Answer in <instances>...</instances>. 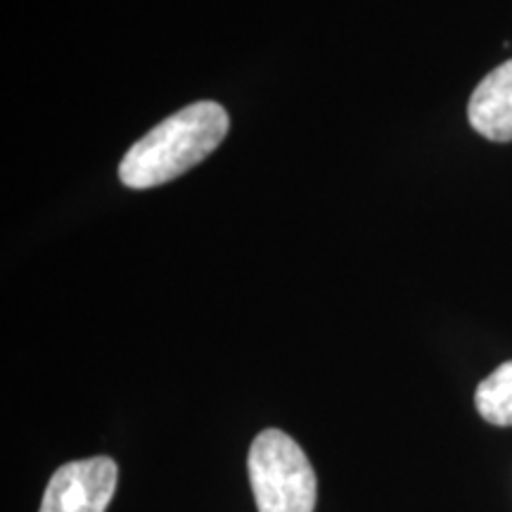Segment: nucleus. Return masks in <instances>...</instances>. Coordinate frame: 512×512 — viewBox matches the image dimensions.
Here are the masks:
<instances>
[{
    "label": "nucleus",
    "instance_id": "3",
    "mask_svg": "<svg viewBox=\"0 0 512 512\" xmlns=\"http://www.w3.org/2000/svg\"><path fill=\"white\" fill-rule=\"evenodd\" d=\"M117 479V463L107 456L62 465L48 482L38 512H105Z\"/></svg>",
    "mask_w": 512,
    "mask_h": 512
},
{
    "label": "nucleus",
    "instance_id": "1",
    "mask_svg": "<svg viewBox=\"0 0 512 512\" xmlns=\"http://www.w3.org/2000/svg\"><path fill=\"white\" fill-rule=\"evenodd\" d=\"M228 126V112L219 102L204 100L183 107L126 152L119 164L121 183L147 190L174 181L223 143Z\"/></svg>",
    "mask_w": 512,
    "mask_h": 512
},
{
    "label": "nucleus",
    "instance_id": "5",
    "mask_svg": "<svg viewBox=\"0 0 512 512\" xmlns=\"http://www.w3.org/2000/svg\"><path fill=\"white\" fill-rule=\"evenodd\" d=\"M475 406L491 425L512 427V361L498 366L484 382H479Z\"/></svg>",
    "mask_w": 512,
    "mask_h": 512
},
{
    "label": "nucleus",
    "instance_id": "2",
    "mask_svg": "<svg viewBox=\"0 0 512 512\" xmlns=\"http://www.w3.org/2000/svg\"><path fill=\"white\" fill-rule=\"evenodd\" d=\"M247 470L259 512H313L316 508V472L290 434L280 430L256 434Z\"/></svg>",
    "mask_w": 512,
    "mask_h": 512
},
{
    "label": "nucleus",
    "instance_id": "4",
    "mask_svg": "<svg viewBox=\"0 0 512 512\" xmlns=\"http://www.w3.org/2000/svg\"><path fill=\"white\" fill-rule=\"evenodd\" d=\"M467 117L479 136L494 143L512 140V60L496 67L470 98Z\"/></svg>",
    "mask_w": 512,
    "mask_h": 512
}]
</instances>
